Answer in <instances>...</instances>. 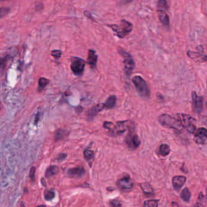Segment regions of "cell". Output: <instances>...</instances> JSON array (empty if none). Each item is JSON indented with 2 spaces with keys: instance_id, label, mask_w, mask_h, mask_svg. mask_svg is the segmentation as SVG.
<instances>
[{
  "instance_id": "cell-36",
  "label": "cell",
  "mask_w": 207,
  "mask_h": 207,
  "mask_svg": "<svg viewBox=\"0 0 207 207\" xmlns=\"http://www.w3.org/2000/svg\"><path fill=\"white\" fill-rule=\"evenodd\" d=\"M84 15L86 16L87 17H88L89 18H91V19H93V18L92 17L91 14L89 12H88V11H85V12H84Z\"/></svg>"
},
{
  "instance_id": "cell-6",
  "label": "cell",
  "mask_w": 207,
  "mask_h": 207,
  "mask_svg": "<svg viewBox=\"0 0 207 207\" xmlns=\"http://www.w3.org/2000/svg\"><path fill=\"white\" fill-rule=\"evenodd\" d=\"M85 64L86 62L84 59L78 57H72L71 64V70L75 75L81 76L84 72Z\"/></svg>"
},
{
  "instance_id": "cell-16",
  "label": "cell",
  "mask_w": 207,
  "mask_h": 207,
  "mask_svg": "<svg viewBox=\"0 0 207 207\" xmlns=\"http://www.w3.org/2000/svg\"><path fill=\"white\" fill-rule=\"evenodd\" d=\"M68 175L72 177L75 178H82L85 174V170L82 167H77L75 168H72L68 171Z\"/></svg>"
},
{
  "instance_id": "cell-25",
  "label": "cell",
  "mask_w": 207,
  "mask_h": 207,
  "mask_svg": "<svg viewBox=\"0 0 207 207\" xmlns=\"http://www.w3.org/2000/svg\"><path fill=\"white\" fill-rule=\"evenodd\" d=\"M159 204V200L151 199L144 202V207H157Z\"/></svg>"
},
{
  "instance_id": "cell-30",
  "label": "cell",
  "mask_w": 207,
  "mask_h": 207,
  "mask_svg": "<svg viewBox=\"0 0 207 207\" xmlns=\"http://www.w3.org/2000/svg\"><path fill=\"white\" fill-rule=\"evenodd\" d=\"M7 59L6 58L0 57V71H3L6 66Z\"/></svg>"
},
{
  "instance_id": "cell-33",
  "label": "cell",
  "mask_w": 207,
  "mask_h": 207,
  "mask_svg": "<svg viewBox=\"0 0 207 207\" xmlns=\"http://www.w3.org/2000/svg\"><path fill=\"white\" fill-rule=\"evenodd\" d=\"M35 168L34 167H32L30 170V174H29V176H30V178L33 180L34 177H35Z\"/></svg>"
},
{
  "instance_id": "cell-1",
  "label": "cell",
  "mask_w": 207,
  "mask_h": 207,
  "mask_svg": "<svg viewBox=\"0 0 207 207\" xmlns=\"http://www.w3.org/2000/svg\"><path fill=\"white\" fill-rule=\"evenodd\" d=\"M131 124L129 121L118 122L116 125L113 122H105L103 127L109 130V133L111 136H116L123 134L127 129H131Z\"/></svg>"
},
{
  "instance_id": "cell-5",
  "label": "cell",
  "mask_w": 207,
  "mask_h": 207,
  "mask_svg": "<svg viewBox=\"0 0 207 207\" xmlns=\"http://www.w3.org/2000/svg\"><path fill=\"white\" fill-rule=\"evenodd\" d=\"M177 119L183 128L186 129L190 133H194L196 130L195 120L191 116L184 114H177Z\"/></svg>"
},
{
  "instance_id": "cell-14",
  "label": "cell",
  "mask_w": 207,
  "mask_h": 207,
  "mask_svg": "<svg viewBox=\"0 0 207 207\" xmlns=\"http://www.w3.org/2000/svg\"><path fill=\"white\" fill-rule=\"evenodd\" d=\"M97 59H98V57L96 53V52L92 49L89 50L88 56V63L89 65L90 68H91L92 69H94L96 68Z\"/></svg>"
},
{
  "instance_id": "cell-19",
  "label": "cell",
  "mask_w": 207,
  "mask_h": 207,
  "mask_svg": "<svg viewBox=\"0 0 207 207\" xmlns=\"http://www.w3.org/2000/svg\"><path fill=\"white\" fill-rule=\"evenodd\" d=\"M158 16L161 23L165 26H168L169 24V16L165 11L159 10Z\"/></svg>"
},
{
  "instance_id": "cell-41",
  "label": "cell",
  "mask_w": 207,
  "mask_h": 207,
  "mask_svg": "<svg viewBox=\"0 0 207 207\" xmlns=\"http://www.w3.org/2000/svg\"><path fill=\"white\" fill-rule=\"evenodd\" d=\"M1 1H4V0H1Z\"/></svg>"
},
{
  "instance_id": "cell-17",
  "label": "cell",
  "mask_w": 207,
  "mask_h": 207,
  "mask_svg": "<svg viewBox=\"0 0 207 207\" xmlns=\"http://www.w3.org/2000/svg\"><path fill=\"white\" fill-rule=\"evenodd\" d=\"M140 187L143 191L144 194L146 196H153L154 195V191L151 185L149 183H142L140 184Z\"/></svg>"
},
{
  "instance_id": "cell-38",
  "label": "cell",
  "mask_w": 207,
  "mask_h": 207,
  "mask_svg": "<svg viewBox=\"0 0 207 207\" xmlns=\"http://www.w3.org/2000/svg\"><path fill=\"white\" fill-rule=\"evenodd\" d=\"M133 0H124L123 3V4H127V3H131V1H133Z\"/></svg>"
},
{
  "instance_id": "cell-23",
  "label": "cell",
  "mask_w": 207,
  "mask_h": 207,
  "mask_svg": "<svg viewBox=\"0 0 207 207\" xmlns=\"http://www.w3.org/2000/svg\"><path fill=\"white\" fill-rule=\"evenodd\" d=\"M180 196L182 200H183L185 202H189L191 197V194L188 188H185L182 190L180 194Z\"/></svg>"
},
{
  "instance_id": "cell-40",
  "label": "cell",
  "mask_w": 207,
  "mask_h": 207,
  "mask_svg": "<svg viewBox=\"0 0 207 207\" xmlns=\"http://www.w3.org/2000/svg\"><path fill=\"white\" fill-rule=\"evenodd\" d=\"M0 110H1V107H0Z\"/></svg>"
},
{
  "instance_id": "cell-29",
  "label": "cell",
  "mask_w": 207,
  "mask_h": 207,
  "mask_svg": "<svg viewBox=\"0 0 207 207\" xmlns=\"http://www.w3.org/2000/svg\"><path fill=\"white\" fill-rule=\"evenodd\" d=\"M54 197H55V193L53 191L49 190L45 192V198L46 200H52Z\"/></svg>"
},
{
  "instance_id": "cell-24",
  "label": "cell",
  "mask_w": 207,
  "mask_h": 207,
  "mask_svg": "<svg viewBox=\"0 0 207 207\" xmlns=\"http://www.w3.org/2000/svg\"><path fill=\"white\" fill-rule=\"evenodd\" d=\"M49 83V81L45 78H41L38 80V89L39 92H41L45 89L47 85Z\"/></svg>"
},
{
  "instance_id": "cell-31",
  "label": "cell",
  "mask_w": 207,
  "mask_h": 207,
  "mask_svg": "<svg viewBox=\"0 0 207 207\" xmlns=\"http://www.w3.org/2000/svg\"><path fill=\"white\" fill-rule=\"evenodd\" d=\"M51 54L56 59H59L62 54V52L60 50H54L51 52Z\"/></svg>"
},
{
  "instance_id": "cell-8",
  "label": "cell",
  "mask_w": 207,
  "mask_h": 207,
  "mask_svg": "<svg viewBox=\"0 0 207 207\" xmlns=\"http://www.w3.org/2000/svg\"><path fill=\"white\" fill-rule=\"evenodd\" d=\"M192 104L194 112L200 114L203 110V97L198 95L195 92H192Z\"/></svg>"
},
{
  "instance_id": "cell-9",
  "label": "cell",
  "mask_w": 207,
  "mask_h": 207,
  "mask_svg": "<svg viewBox=\"0 0 207 207\" xmlns=\"http://www.w3.org/2000/svg\"><path fill=\"white\" fill-rule=\"evenodd\" d=\"M125 142L128 147L131 150L137 149L140 145V140L138 136L131 130L126 136Z\"/></svg>"
},
{
  "instance_id": "cell-22",
  "label": "cell",
  "mask_w": 207,
  "mask_h": 207,
  "mask_svg": "<svg viewBox=\"0 0 207 207\" xmlns=\"http://www.w3.org/2000/svg\"><path fill=\"white\" fill-rule=\"evenodd\" d=\"M68 135V132L63 129H58L55 133V140L56 141L60 140L66 138Z\"/></svg>"
},
{
  "instance_id": "cell-35",
  "label": "cell",
  "mask_w": 207,
  "mask_h": 207,
  "mask_svg": "<svg viewBox=\"0 0 207 207\" xmlns=\"http://www.w3.org/2000/svg\"><path fill=\"white\" fill-rule=\"evenodd\" d=\"M43 8V6L42 4H38L36 5L35 9L37 10H42Z\"/></svg>"
},
{
  "instance_id": "cell-39",
  "label": "cell",
  "mask_w": 207,
  "mask_h": 207,
  "mask_svg": "<svg viewBox=\"0 0 207 207\" xmlns=\"http://www.w3.org/2000/svg\"><path fill=\"white\" fill-rule=\"evenodd\" d=\"M37 207H46V206L45 205H39V206H38Z\"/></svg>"
},
{
  "instance_id": "cell-32",
  "label": "cell",
  "mask_w": 207,
  "mask_h": 207,
  "mask_svg": "<svg viewBox=\"0 0 207 207\" xmlns=\"http://www.w3.org/2000/svg\"><path fill=\"white\" fill-rule=\"evenodd\" d=\"M110 204L113 207H122L121 202L117 199H114L111 201Z\"/></svg>"
},
{
  "instance_id": "cell-26",
  "label": "cell",
  "mask_w": 207,
  "mask_h": 207,
  "mask_svg": "<svg viewBox=\"0 0 207 207\" xmlns=\"http://www.w3.org/2000/svg\"><path fill=\"white\" fill-rule=\"evenodd\" d=\"M83 155H84V157L85 159H86L87 160H88V161L92 160L94 158V155H95L94 151L91 150H88V149L85 150L84 151Z\"/></svg>"
},
{
  "instance_id": "cell-34",
  "label": "cell",
  "mask_w": 207,
  "mask_h": 207,
  "mask_svg": "<svg viewBox=\"0 0 207 207\" xmlns=\"http://www.w3.org/2000/svg\"><path fill=\"white\" fill-rule=\"evenodd\" d=\"M67 155L66 154H64V153H61V154H60L58 157H57V160H59V161H61V160H64L65 158H66Z\"/></svg>"
},
{
  "instance_id": "cell-18",
  "label": "cell",
  "mask_w": 207,
  "mask_h": 207,
  "mask_svg": "<svg viewBox=\"0 0 207 207\" xmlns=\"http://www.w3.org/2000/svg\"><path fill=\"white\" fill-rule=\"evenodd\" d=\"M117 102V97L115 95H111L109 96L106 102L103 104L104 108L111 109L114 108Z\"/></svg>"
},
{
  "instance_id": "cell-2",
  "label": "cell",
  "mask_w": 207,
  "mask_h": 207,
  "mask_svg": "<svg viewBox=\"0 0 207 207\" xmlns=\"http://www.w3.org/2000/svg\"><path fill=\"white\" fill-rule=\"evenodd\" d=\"M115 33V35L120 38H123L132 31L133 24L126 19H122L120 25L112 24L107 25Z\"/></svg>"
},
{
  "instance_id": "cell-10",
  "label": "cell",
  "mask_w": 207,
  "mask_h": 207,
  "mask_svg": "<svg viewBox=\"0 0 207 207\" xmlns=\"http://www.w3.org/2000/svg\"><path fill=\"white\" fill-rule=\"evenodd\" d=\"M207 139V130L204 127L198 128L194 134V140L195 143L199 145H203L206 144Z\"/></svg>"
},
{
  "instance_id": "cell-7",
  "label": "cell",
  "mask_w": 207,
  "mask_h": 207,
  "mask_svg": "<svg viewBox=\"0 0 207 207\" xmlns=\"http://www.w3.org/2000/svg\"><path fill=\"white\" fill-rule=\"evenodd\" d=\"M118 51L123 58V64L126 72L128 74H130L132 72L135 67V62L133 57L128 52L125 51L122 49H118Z\"/></svg>"
},
{
  "instance_id": "cell-15",
  "label": "cell",
  "mask_w": 207,
  "mask_h": 207,
  "mask_svg": "<svg viewBox=\"0 0 207 207\" xmlns=\"http://www.w3.org/2000/svg\"><path fill=\"white\" fill-rule=\"evenodd\" d=\"M104 109L103 105L102 104H97L93 106L87 113V117L89 120H92L98 113Z\"/></svg>"
},
{
  "instance_id": "cell-27",
  "label": "cell",
  "mask_w": 207,
  "mask_h": 207,
  "mask_svg": "<svg viewBox=\"0 0 207 207\" xmlns=\"http://www.w3.org/2000/svg\"><path fill=\"white\" fill-rule=\"evenodd\" d=\"M158 10L165 11L168 9V4L167 0H159L157 2Z\"/></svg>"
},
{
  "instance_id": "cell-13",
  "label": "cell",
  "mask_w": 207,
  "mask_h": 207,
  "mask_svg": "<svg viewBox=\"0 0 207 207\" xmlns=\"http://www.w3.org/2000/svg\"><path fill=\"white\" fill-rule=\"evenodd\" d=\"M187 178L184 176H175L172 178V183L174 188L179 191L185 184Z\"/></svg>"
},
{
  "instance_id": "cell-20",
  "label": "cell",
  "mask_w": 207,
  "mask_h": 207,
  "mask_svg": "<svg viewBox=\"0 0 207 207\" xmlns=\"http://www.w3.org/2000/svg\"><path fill=\"white\" fill-rule=\"evenodd\" d=\"M170 147L167 144H163L159 147V153L162 156H167L170 153Z\"/></svg>"
},
{
  "instance_id": "cell-11",
  "label": "cell",
  "mask_w": 207,
  "mask_h": 207,
  "mask_svg": "<svg viewBox=\"0 0 207 207\" xmlns=\"http://www.w3.org/2000/svg\"><path fill=\"white\" fill-rule=\"evenodd\" d=\"M117 185L119 189L122 190H128L132 189L134 183L128 175H125L122 178L120 179L117 182Z\"/></svg>"
},
{
  "instance_id": "cell-12",
  "label": "cell",
  "mask_w": 207,
  "mask_h": 207,
  "mask_svg": "<svg viewBox=\"0 0 207 207\" xmlns=\"http://www.w3.org/2000/svg\"><path fill=\"white\" fill-rule=\"evenodd\" d=\"M188 56L192 59L198 61L200 62H204L206 61V55L203 52H191L188 51L187 52Z\"/></svg>"
},
{
  "instance_id": "cell-3",
  "label": "cell",
  "mask_w": 207,
  "mask_h": 207,
  "mask_svg": "<svg viewBox=\"0 0 207 207\" xmlns=\"http://www.w3.org/2000/svg\"><path fill=\"white\" fill-rule=\"evenodd\" d=\"M158 121L162 125L174 129L177 132H182L183 128L177 119L174 118L167 114H162L159 116Z\"/></svg>"
},
{
  "instance_id": "cell-21",
  "label": "cell",
  "mask_w": 207,
  "mask_h": 207,
  "mask_svg": "<svg viewBox=\"0 0 207 207\" xmlns=\"http://www.w3.org/2000/svg\"><path fill=\"white\" fill-rule=\"evenodd\" d=\"M58 172H59V168L57 166L52 165L47 169L46 171V177L48 178H50L52 176L56 175V174H58Z\"/></svg>"
},
{
  "instance_id": "cell-4",
  "label": "cell",
  "mask_w": 207,
  "mask_h": 207,
  "mask_svg": "<svg viewBox=\"0 0 207 207\" xmlns=\"http://www.w3.org/2000/svg\"><path fill=\"white\" fill-rule=\"evenodd\" d=\"M132 81L138 95L145 99L149 98L150 96V90L145 80L140 76H135Z\"/></svg>"
},
{
  "instance_id": "cell-28",
  "label": "cell",
  "mask_w": 207,
  "mask_h": 207,
  "mask_svg": "<svg viewBox=\"0 0 207 207\" xmlns=\"http://www.w3.org/2000/svg\"><path fill=\"white\" fill-rule=\"evenodd\" d=\"M10 9L7 7H0V18L4 17L6 15H8L10 12Z\"/></svg>"
},
{
  "instance_id": "cell-37",
  "label": "cell",
  "mask_w": 207,
  "mask_h": 207,
  "mask_svg": "<svg viewBox=\"0 0 207 207\" xmlns=\"http://www.w3.org/2000/svg\"><path fill=\"white\" fill-rule=\"evenodd\" d=\"M172 207H180L179 205L176 202H172Z\"/></svg>"
}]
</instances>
